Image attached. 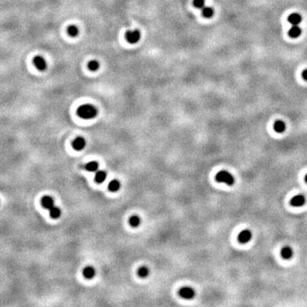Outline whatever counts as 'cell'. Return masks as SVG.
Wrapping results in <instances>:
<instances>
[{"label":"cell","mask_w":307,"mask_h":307,"mask_svg":"<svg viewBox=\"0 0 307 307\" xmlns=\"http://www.w3.org/2000/svg\"><path fill=\"white\" fill-rule=\"evenodd\" d=\"M85 145H86V142H85V138H77L73 142V147L74 149H76L78 151L84 149Z\"/></svg>","instance_id":"cell-9"},{"label":"cell","mask_w":307,"mask_h":307,"mask_svg":"<svg viewBox=\"0 0 307 307\" xmlns=\"http://www.w3.org/2000/svg\"><path fill=\"white\" fill-rule=\"evenodd\" d=\"M67 33L71 37H76L79 34V28L74 25H71L67 28Z\"/></svg>","instance_id":"cell-19"},{"label":"cell","mask_w":307,"mask_h":307,"mask_svg":"<svg viewBox=\"0 0 307 307\" xmlns=\"http://www.w3.org/2000/svg\"><path fill=\"white\" fill-rule=\"evenodd\" d=\"M252 238V232L249 229H243L239 235H238V241L241 243H247Z\"/></svg>","instance_id":"cell-8"},{"label":"cell","mask_w":307,"mask_h":307,"mask_svg":"<svg viewBox=\"0 0 307 307\" xmlns=\"http://www.w3.org/2000/svg\"><path fill=\"white\" fill-rule=\"evenodd\" d=\"M302 21V17L298 13H293L288 16V21L292 25H299Z\"/></svg>","instance_id":"cell-11"},{"label":"cell","mask_w":307,"mask_h":307,"mask_svg":"<svg viewBox=\"0 0 307 307\" xmlns=\"http://www.w3.org/2000/svg\"><path fill=\"white\" fill-rule=\"evenodd\" d=\"M301 32H302V30L298 25H293V27L289 29L288 34L292 38H298L300 36Z\"/></svg>","instance_id":"cell-10"},{"label":"cell","mask_w":307,"mask_h":307,"mask_svg":"<svg viewBox=\"0 0 307 307\" xmlns=\"http://www.w3.org/2000/svg\"><path fill=\"white\" fill-rule=\"evenodd\" d=\"M302 77H303L304 79L307 80V69H305V70L302 73Z\"/></svg>","instance_id":"cell-24"},{"label":"cell","mask_w":307,"mask_h":307,"mask_svg":"<svg viewBox=\"0 0 307 307\" xmlns=\"http://www.w3.org/2000/svg\"><path fill=\"white\" fill-rule=\"evenodd\" d=\"M99 66H100V65H99V62L96 60L91 61V62L88 63L89 69L92 71H96L99 68Z\"/></svg>","instance_id":"cell-22"},{"label":"cell","mask_w":307,"mask_h":307,"mask_svg":"<svg viewBox=\"0 0 307 307\" xmlns=\"http://www.w3.org/2000/svg\"><path fill=\"white\" fill-rule=\"evenodd\" d=\"M140 223H141V219L137 215L131 216L129 219V224H131V227H138Z\"/></svg>","instance_id":"cell-18"},{"label":"cell","mask_w":307,"mask_h":307,"mask_svg":"<svg viewBox=\"0 0 307 307\" xmlns=\"http://www.w3.org/2000/svg\"><path fill=\"white\" fill-rule=\"evenodd\" d=\"M179 295H180L182 298L184 299H186V300H191L193 299L195 295V292L194 290L192 288H190V287H184V288H182L180 290H179Z\"/></svg>","instance_id":"cell-5"},{"label":"cell","mask_w":307,"mask_h":307,"mask_svg":"<svg viewBox=\"0 0 307 307\" xmlns=\"http://www.w3.org/2000/svg\"><path fill=\"white\" fill-rule=\"evenodd\" d=\"M98 166H99L98 163L96 162V161H91V162H89L88 164H86L85 168H86V170H87L88 172L96 173V172H97V170H98Z\"/></svg>","instance_id":"cell-16"},{"label":"cell","mask_w":307,"mask_h":307,"mask_svg":"<svg viewBox=\"0 0 307 307\" xmlns=\"http://www.w3.org/2000/svg\"><path fill=\"white\" fill-rule=\"evenodd\" d=\"M305 182L307 183V174H306V176H305Z\"/></svg>","instance_id":"cell-25"},{"label":"cell","mask_w":307,"mask_h":307,"mask_svg":"<svg viewBox=\"0 0 307 307\" xmlns=\"http://www.w3.org/2000/svg\"><path fill=\"white\" fill-rule=\"evenodd\" d=\"M194 5L197 9H202L205 7V0H194Z\"/></svg>","instance_id":"cell-23"},{"label":"cell","mask_w":307,"mask_h":307,"mask_svg":"<svg viewBox=\"0 0 307 307\" xmlns=\"http://www.w3.org/2000/svg\"><path fill=\"white\" fill-rule=\"evenodd\" d=\"M216 180L219 183H224L229 186L233 185L235 183V178L232 174H230L226 171H221L216 175Z\"/></svg>","instance_id":"cell-3"},{"label":"cell","mask_w":307,"mask_h":307,"mask_svg":"<svg viewBox=\"0 0 307 307\" xmlns=\"http://www.w3.org/2000/svg\"><path fill=\"white\" fill-rule=\"evenodd\" d=\"M306 201V199L305 197V195L303 194H297L295 196H293L291 200V205L293 207H302L305 205Z\"/></svg>","instance_id":"cell-7"},{"label":"cell","mask_w":307,"mask_h":307,"mask_svg":"<svg viewBox=\"0 0 307 307\" xmlns=\"http://www.w3.org/2000/svg\"><path fill=\"white\" fill-rule=\"evenodd\" d=\"M281 255L283 258L285 259H289L293 257V252L292 250V248L289 247H283L282 251H281Z\"/></svg>","instance_id":"cell-13"},{"label":"cell","mask_w":307,"mask_h":307,"mask_svg":"<svg viewBox=\"0 0 307 307\" xmlns=\"http://www.w3.org/2000/svg\"><path fill=\"white\" fill-rule=\"evenodd\" d=\"M77 113H78L79 116L81 117L82 119L90 120V119H93V118H95L96 116L97 109L93 105L85 104V105H82V106L79 108Z\"/></svg>","instance_id":"cell-2"},{"label":"cell","mask_w":307,"mask_h":307,"mask_svg":"<svg viewBox=\"0 0 307 307\" xmlns=\"http://www.w3.org/2000/svg\"><path fill=\"white\" fill-rule=\"evenodd\" d=\"M107 177V173L104 172V171H97L96 172V176H95V180L100 184V183H102L104 182L105 179Z\"/></svg>","instance_id":"cell-15"},{"label":"cell","mask_w":307,"mask_h":307,"mask_svg":"<svg viewBox=\"0 0 307 307\" xmlns=\"http://www.w3.org/2000/svg\"><path fill=\"white\" fill-rule=\"evenodd\" d=\"M285 129H286V125L283 120H276L274 123V130L276 132L282 133V132L285 131Z\"/></svg>","instance_id":"cell-14"},{"label":"cell","mask_w":307,"mask_h":307,"mask_svg":"<svg viewBox=\"0 0 307 307\" xmlns=\"http://www.w3.org/2000/svg\"><path fill=\"white\" fill-rule=\"evenodd\" d=\"M126 40L131 44H136L139 41L141 38V33L138 30H134V31H128L126 34Z\"/></svg>","instance_id":"cell-4"},{"label":"cell","mask_w":307,"mask_h":307,"mask_svg":"<svg viewBox=\"0 0 307 307\" xmlns=\"http://www.w3.org/2000/svg\"><path fill=\"white\" fill-rule=\"evenodd\" d=\"M120 189V183L118 180H112L109 184V190L112 192H116Z\"/></svg>","instance_id":"cell-17"},{"label":"cell","mask_w":307,"mask_h":307,"mask_svg":"<svg viewBox=\"0 0 307 307\" xmlns=\"http://www.w3.org/2000/svg\"><path fill=\"white\" fill-rule=\"evenodd\" d=\"M138 274L140 277H143V278H144V277H147V276L149 275V270H148L147 267L143 266L141 268L138 269Z\"/></svg>","instance_id":"cell-21"},{"label":"cell","mask_w":307,"mask_h":307,"mask_svg":"<svg viewBox=\"0 0 307 307\" xmlns=\"http://www.w3.org/2000/svg\"><path fill=\"white\" fill-rule=\"evenodd\" d=\"M202 15L206 18H210L213 15V9L211 7L202 8Z\"/></svg>","instance_id":"cell-20"},{"label":"cell","mask_w":307,"mask_h":307,"mask_svg":"<svg viewBox=\"0 0 307 307\" xmlns=\"http://www.w3.org/2000/svg\"><path fill=\"white\" fill-rule=\"evenodd\" d=\"M41 205H42V207L44 208L49 210L50 217L52 219H58L61 216V214H62L60 208L54 205V201L51 196H49V195L43 196L42 199H41Z\"/></svg>","instance_id":"cell-1"},{"label":"cell","mask_w":307,"mask_h":307,"mask_svg":"<svg viewBox=\"0 0 307 307\" xmlns=\"http://www.w3.org/2000/svg\"><path fill=\"white\" fill-rule=\"evenodd\" d=\"M83 275L85 276V278L87 279H92L96 275V271L95 269L92 267V266H87L84 269L83 271Z\"/></svg>","instance_id":"cell-12"},{"label":"cell","mask_w":307,"mask_h":307,"mask_svg":"<svg viewBox=\"0 0 307 307\" xmlns=\"http://www.w3.org/2000/svg\"><path fill=\"white\" fill-rule=\"evenodd\" d=\"M33 64L39 71H45L47 67L45 59L41 56H37L33 58Z\"/></svg>","instance_id":"cell-6"}]
</instances>
